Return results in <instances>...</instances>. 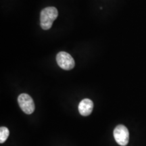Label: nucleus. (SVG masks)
I'll list each match as a JSON object with an SVG mask.
<instances>
[{"label": "nucleus", "mask_w": 146, "mask_h": 146, "mask_svg": "<svg viewBox=\"0 0 146 146\" xmlns=\"http://www.w3.org/2000/svg\"><path fill=\"white\" fill-rule=\"evenodd\" d=\"M58 12L55 7H47L40 13V25L43 30H49L58 18Z\"/></svg>", "instance_id": "f257e3e1"}, {"label": "nucleus", "mask_w": 146, "mask_h": 146, "mask_svg": "<svg viewBox=\"0 0 146 146\" xmlns=\"http://www.w3.org/2000/svg\"><path fill=\"white\" fill-rule=\"evenodd\" d=\"M56 62L61 68L70 70L74 67L75 62L70 54L65 52H60L56 56Z\"/></svg>", "instance_id": "f03ea898"}, {"label": "nucleus", "mask_w": 146, "mask_h": 146, "mask_svg": "<svg viewBox=\"0 0 146 146\" xmlns=\"http://www.w3.org/2000/svg\"><path fill=\"white\" fill-rule=\"evenodd\" d=\"M18 102L20 107L25 114H31L35 110V104L33 100L29 95L22 94L18 96Z\"/></svg>", "instance_id": "7ed1b4c3"}, {"label": "nucleus", "mask_w": 146, "mask_h": 146, "mask_svg": "<svg viewBox=\"0 0 146 146\" xmlns=\"http://www.w3.org/2000/svg\"><path fill=\"white\" fill-rule=\"evenodd\" d=\"M114 137L116 143L121 146L127 145L129 140V133L127 128L123 125H118L114 130Z\"/></svg>", "instance_id": "20e7f679"}, {"label": "nucleus", "mask_w": 146, "mask_h": 146, "mask_svg": "<svg viewBox=\"0 0 146 146\" xmlns=\"http://www.w3.org/2000/svg\"><path fill=\"white\" fill-rule=\"evenodd\" d=\"M78 111L82 116H89L92 112L94 109V103L90 99H83L78 105Z\"/></svg>", "instance_id": "39448f33"}, {"label": "nucleus", "mask_w": 146, "mask_h": 146, "mask_svg": "<svg viewBox=\"0 0 146 146\" xmlns=\"http://www.w3.org/2000/svg\"><path fill=\"white\" fill-rule=\"evenodd\" d=\"M9 134H10V132H9L8 128L5 127H1L0 128V143H4L8 139Z\"/></svg>", "instance_id": "423d86ee"}]
</instances>
